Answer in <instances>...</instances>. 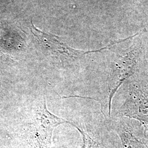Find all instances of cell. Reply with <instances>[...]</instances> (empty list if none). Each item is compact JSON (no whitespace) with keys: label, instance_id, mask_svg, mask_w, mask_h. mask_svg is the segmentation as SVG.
<instances>
[{"label":"cell","instance_id":"5b68a950","mask_svg":"<svg viewBox=\"0 0 148 148\" xmlns=\"http://www.w3.org/2000/svg\"><path fill=\"white\" fill-rule=\"evenodd\" d=\"M106 122L109 128L120 138L122 148H148L143 140L138 137L132 126L124 117L112 116Z\"/></svg>","mask_w":148,"mask_h":148},{"label":"cell","instance_id":"277c9868","mask_svg":"<svg viewBox=\"0 0 148 148\" xmlns=\"http://www.w3.org/2000/svg\"><path fill=\"white\" fill-rule=\"evenodd\" d=\"M30 29L32 34L36 38L37 41L46 51L53 57L59 59L62 63L69 64L77 63L84 58L86 55L100 52L110 48L115 44V42L112 43L105 47L95 51H81L74 49L65 43L63 42L58 36L49 33H46L38 29L34 26L32 21Z\"/></svg>","mask_w":148,"mask_h":148},{"label":"cell","instance_id":"8992f818","mask_svg":"<svg viewBox=\"0 0 148 148\" xmlns=\"http://www.w3.org/2000/svg\"><path fill=\"white\" fill-rule=\"evenodd\" d=\"M93 123L85 121L84 119L77 122H71L74 126L81 133L83 144L81 148H106L101 138L103 128L106 124V120L101 126L94 125Z\"/></svg>","mask_w":148,"mask_h":148},{"label":"cell","instance_id":"3957f363","mask_svg":"<svg viewBox=\"0 0 148 148\" xmlns=\"http://www.w3.org/2000/svg\"><path fill=\"white\" fill-rule=\"evenodd\" d=\"M71 122L57 116L48 110L45 98L37 104L27 123V135L34 148H47L51 144L53 131L59 125Z\"/></svg>","mask_w":148,"mask_h":148},{"label":"cell","instance_id":"7a4b0ae2","mask_svg":"<svg viewBox=\"0 0 148 148\" xmlns=\"http://www.w3.org/2000/svg\"><path fill=\"white\" fill-rule=\"evenodd\" d=\"M124 84L125 98L117 116L137 120L148 134V77L139 73Z\"/></svg>","mask_w":148,"mask_h":148},{"label":"cell","instance_id":"6da1fadb","mask_svg":"<svg viewBox=\"0 0 148 148\" xmlns=\"http://www.w3.org/2000/svg\"><path fill=\"white\" fill-rule=\"evenodd\" d=\"M142 56V47L139 42L134 43L127 49L117 52L106 75L97 81V88L86 98L99 103L106 120L112 117V100L117 92L128 79L140 73Z\"/></svg>","mask_w":148,"mask_h":148}]
</instances>
